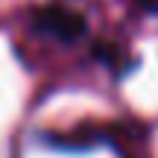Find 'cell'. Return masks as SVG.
I'll return each instance as SVG.
<instances>
[{
  "instance_id": "6da1fadb",
  "label": "cell",
  "mask_w": 158,
  "mask_h": 158,
  "mask_svg": "<svg viewBox=\"0 0 158 158\" xmlns=\"http://www.w3.org/2000/svg\"><path fill=\"white\" fill-rule=\"evenodd\" d=\"M35 23H38V29H44L47 35H56L59 41H76V38H82L85 29H88L85 18L79 15V12L68 9V6H47V9H41L38 18H35Z\"/></svg>"
}]
</instances>
